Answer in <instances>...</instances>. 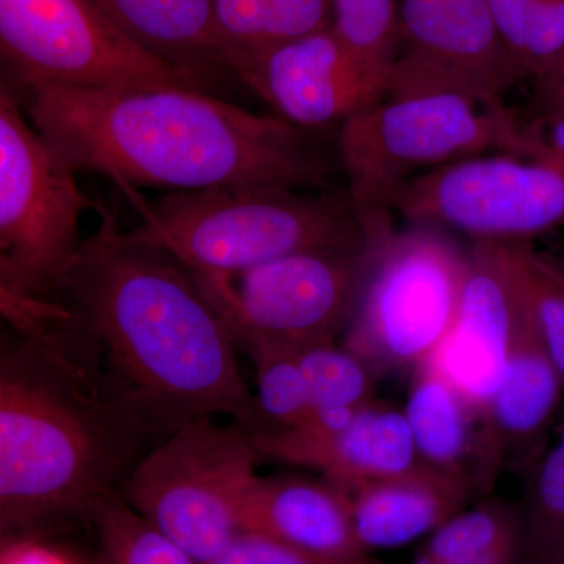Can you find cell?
Listing matches in <instances>:
<instances>
[{
  "mask_svg": "<svg viewBox=\"0 0 564 564\" xmlns=\"http://www.w3.org/2000/svg\"><path fill=\"white\" fill-rule=\"evenodd\" d=\"M259 459L242 426L196 419L133 464L120 496L196 562L212 564L243 532Z\"/></svg>",
  "mask_w": 564,
  "mask_h": 564,
  "instance_id": "8992f818",
  "label": "cell"
},
{
  "mask_svg": "<svg viewBox=\"0 0 564 564\" xmlns=\"http://www.w3.org/2000/svg\"><path fill=\"white\" fill-rule=\"evenodd\" d=\"M514 155L544 158L564 166V113L543 115L522 124Z\"/></svg>",
  "mask_w": 564,
  "mask_h": 564,
  "instance_id": "1f68e13d",
  "label": "cell"
},
{
  "mask_svg": "<svg viewBox=\"0 0 564 564\" xmlns=\"http://www.w3.org/2000/svg\"><path fill=\"white\" fill-rule=\"evenodd\" d=\"M521 122L454 95L386 96L339 126L340 161L350 202L370 228L391 225L393 202L437 166L505 150L514 154Z\"/></svg>",
  "mask_w": 564,
  "mask_h": 564,
  "instance_id": "5b68a950",
  "label": "cell"
},
{
  "mask_svg": "<svg viewBox=\"0 0 564 564\" xmlns=\"http://www.w3.org/2000/svg\"><path fill=\"white\" fill-rule=\"evenodd\" d=\"M529 242H474L455 321L429 359L484 413L497 391L530 304L524 276Z\"/></svg>",
  "mask_w": 564,
  "mask_h": 564,
  "instance_id": "4fadbf2b",
  "label": "cell"
},
{
  "mask_svg": "<svg viewBox=\"0 0 564 564\" xmlns=\"http://www.w3.org/2000/svg\"><path fill=\"white\" fill-rule=\"evenodd\" d=\"M388 96L454 93L492 111L522 79L488 0H402Z\"/></svg>",
  "mask_w": 564,
  "mask_h": 564,
  "instance_id": "7c38bea8",
  "label": "cell"
},
{
  "mask_svg": "<svg viewBox=\"0 0 564 564\" xmlns=\"http://www.w3.org/2000/svg\"><path fill=\"white\" fill-rule=\"evenodd\" d=\"M524 564H540L564 540V422L558 440L527 473Z\"/></svg>",
  "mask_w": 564,
  "mask_h": 564,
  "instance_id": "d4e9b609",
  "label": "cell"
},
{
  "mask_svg": "<svg viewBox=\"0 0 564 564\" xmlns=\"http://www.w3.org/2000/svg\"><path fill=\"white\" fill-rule=\"evenodd\" d=\"M392 210L474 242H530L564 226V166L533 155L459 159L404 185Z\"/></svg>",
  "mask_w": 564,
  "mask_h": 564,
  "instance_id": "8fae6325",
  "label": "cell"
},
{
  "mask_svg": "<svg viewBox=\"0 0 564 564\" xmlns=\"http://www.w3.org/2000/svg\"><path fill=\"white\" fill-rule=\"evenodd\" d=\"M521 77H536L564 52V0H488Z\"/></svg>",
  "mask_w": 564,
  "mask_h": 564,
  "instance_id": "603a6c76",
  "label": "cell"
},
{
  "mask_svg": "<svg viewBox=\"0 0 564 564\" xmlns=\"http://www.w3.org/2000/svg\"><path fill=\"white\" fill-rule=\"evenodd\" d=\"M250 358L254 362L258 383L256 403L267 430L302 426L314 413V408L295 351H258Z\"/></svg>",
  "mask_w": 564,
  "mask_h": 564,
  "instance_id": "4316f807",
  "label": "cell"
},
{
  "mask_svg": "<svg viewBox=\"0 0 564 564\" xmlns=\"http://www.w3.org/2000/svg\"><path fill=\"white\" fill-rule=\"evenodd\" d=\"M234 77L304 131L343 124L389 88V68L361 61L332 28L263 52Z\"/></svg>",
  "mask_w": 564,
  "mask_h": 564,
  "instance_id": "5bb4252c",
  "label": "cell"
},
{
  "mask_svg": "<svg viewBox=\"0 0 564 564\" xmlns=\"http://www.w3.org/2000/svg\"><path fill=\"white\" fill-rule=\"evenodd\" d=\"M391 229L366 243L293 252L239 273H191L237 348L248 356L299 351L345 332L375 248Z\"/></svg>",
  "mask_w": 564,
  "mask_h": 564,
  "instance_id": "ba28073f",
  "label": "cell"
},
{
  "mask_svg": "<svg viewBox=\"0 0 564 564\" xmlns=\"http://www.w3.org/2000/svg\"><path fill=\"white\" fill-rule=\"evenodd\" d=\"M403 414L422 463L473 489L480 411L432 364L423 362L414 369Z\"/></svg>",
  "mask_w": 564,
  "mask_h": 564,
  "instance_id": "ffe728a7",
  "label": "cell"
},
{
  "mask_svg": "<svg viewBox=\"0 0 564 564\" xmlns=\"http://www.w3.org/2000/svg\"><path fill=\"white\" fill-rule=\"evenodd\" d=\"M510 547L525 549L522 503L489 497L463 508L430 533L417 560L445 563L478 558Z\"/></svg>",
  "mask_w": 564,
  "mask_h": 564,
  "instance_id": "7402d4cb",
  "label": "cell"
},
{
  "mask_svg": "<svg viewBox=\"0 0 564 564\" xmlns=\"http://www.w3.org/2000/svg\"><path fill=\"white\" fill-rule=\"evenodd\" d=\"M18 543H21V541L17 540V538L0 532V564H6L7 556H9L11 549H13V545Z\"/></svg>",
  "mask_w": 564,
  "mask_h": 564,
  "instance_id": "8d00e7d4",
  "label": "cell"
},
{
  "mask_svg": "<svg viewBox=\"0 0 564 564\" xmlns=\"http://www.w3.org/2000/svg\"><path fill=\"white\" fill-rule=\"evenodd\" d=\"M467 254L440 226L411 223L384 234L345 328L344 347L377 377L429 361L455 321Z\"/></svg>",
  "mask_w": 564,
  "mask_h": 564,
  "instance_id": "52a82bcc",
  "label": "cell"
},
{
  "mask_svg": "<svg viewBox=\"0 0 564 564\" xmlns=\"http://www.w3.org/2000/svg\"><path fill=\"white\" fill-rule=\"evenodd\" d=\"M332 24V0H214L215 41L232 76L263 52Z\"/></svg>",
  "mask_w": 564,
  "mask_h": 564,
  "instance_id": "44dd1931",
  "label": "cell"
},
{
  "mask_svg": "<svg viewBox=\"0 0 564 564\" xmlns=\"http://www.w3.org/2000/svg\"><path fill=\"white\" fill-rule=\"evenodd\" d=\"M563 397L562 380L538 336L530 307L511 348L502 383L480 415L474 496L488 497L503 470L529 473L543 454L545 432Z\"/></svg>",
  "mask_w": 564,
  "mask_h": 564,
  "instance_id": "9a60e30c",
  "label": "cell"
},
{
  "mask_svg": "<svg viewBox=\"0 0 564 564\" xmlns=\"http://www.w3.org/2000/svg\"><path fill=\"white\" fill-rule=\"evenodd\" d=\"M0 292L10 293V295L36 296L22 285L20 278L2 258H0Z\"/></svg>",
  "mask_w": 564,
  "mask_h": 564,
  "instance_id": "d590c367",
  "label": "cell"
},
{
  "mask_svg": "<svg viewBox=\"0 0 564 564\" xmlns=\"http://www.w3.org/2000/svg\"><path fill=\"white\" fill-rule=\"evenodd\" d=\"M212 564H384L367 555L355 558H323L306 554L267 534L242 532Z\"/></svg>",
  "mask_w": 564,
  "mask_h": 564,
  "instance_id": "f546056e",
  "label": "cell"
},
{
  "mask_svg": "<svg viewBox=\"0 0 564 564\" xmlns=\"http://www.w3.org/2000/svg\"><path fill=\"white\" fill-rule=\"evenodd\" d=\"M0 63L29 91L47 87L203 91L191 77L121 35L87 0H0Z\"/></svg>",
  "mask_w": 564,
  "mask_h": 564,
  "instance_id": "30bf717a",
  "label": "cell"
},
{
  "mask_svg": "<svg viewBox=\"0 0 564 564\" xmlns=\"http://www.w3.org/2000/svg\"><path fill=\"white\" fill-rule=\"evenodd\" d=\"M135 46L196 82L203 91L228 74L214 32V0H87Z\"/></svg>",
  "mask_w": 564,
  "mask_h": 564,
  "instance_id": "d6986e66",
  "label": "cell"
},
{
  "mask_svg": "<svg viewBox=\"0 0 564 564\" xmlns=\"http://www.w3.org/2000/svg\"><path fill=\"white\" fill-rule=\"evenodd\" d=\"M333 32L361 61L388 69L399 51L397 0H332Z\"/></svg>",
  "mask_w": 564,
  "mask_h": 564,
  "instance_id": "83f0119b",
  "label": "cell"
},
{
  "mask_svg": "<svg viewBox=\"0 0 564 564\" xmlns=\"http://www.w3.org/2000/svg\"><path fill=\"white\" fill-rule=\"evenodd\" d=\"M540 564H564V540Z\"/></svg>",
  "mask_w": 564,
  "mask_h": 564,
  "instance_id": "74e56055",
  "label": "cell"
},
{
  "mask_svg": "<svg viewBox=\"0 0 564 564\" xmlns=\"http://www.w3.org/2000/svg\"><path fill=\"white\" fill-rule=\"evenodd\" d=\"M101 564H202L132 510L120 492L110 491L91 505Z\"/></svg>",
  "mask_w": 564,
  "mask_h": 564,
  "instance_id": "cb8c5ba5",
  "label": "cell"
},
{
  "mask_svg": "<svg viewBox=\"0 0 564 564\" xmlns=\"http://www.w3.org/2000/svg\"><path fill=\"white\" fill-rule=\"evenodd\" d=\"M6 564H74L68 556L50 547L41 540H25L14 544Z\"/></svg>",
  "mask_w": 564,
  "mask_h": 564,
  "instance_id": "836d02e7",
  "label": "cell"
},
{
  "mask_svg": "<svg viewBox=\"0 0 564 564\" xmlns=\"http://www.w3.org/2000/svg\"><path fill=\"white\" fill-rule=\"evenodd\" d=\"M118 406L61 333L0 345V532L40 540L115 491L132 456Z\"/></svg>",
  "mask_w": 564,
  "mask_h": 564,
  "instance_id": "3957f363",
  "label": "cell"
},
{
  "mask_svg": "<svg viewBox=\"0 0 564 564\" xmlns=\"http://www.w3.org/2000/svg\"><path fill=\"white\" fill-rule=\"evenodd\" d=\"M96 209L0 80V258L33 295L52 299Z\"/></svg>",
  "mask_w": 564,
  "mask_h": 564,
  "instance_id": "9c48e42d",
  "label": "cell"
},
{
  "mask_svg": "<svg viewBox=\"0 0 564 564\" xmlns=\"http://www.w3.org/2000/svg\"><path fill=\"white\" fill-rule=\"evenodd\" d=\"M101 226L82 240L58 292L115 375L137 414L176 426L228 415L267 430L243 381L236 344L195 276L162 248L122 231L96 202Z\"/></svg>",
  "mask_w": 564,
  "mask_h": 564,
  "instance_id": "6da1fadb",
  "label": "cell"
},
{
  "mask_svg": "<svg viewBox=\"0 0 564 564\" xmlns=\"http://www.w3.org/2000/svg\"><path fill=\"white\" fill-rule=\"evenodd\" d=\"M533 79L538 117L564 113V52Z\"/></svg>",
  "mask_w": 564,
  "mask_h": 564,
  "instance_id": "d6a6232c",
  "label": "cell"
},
{
  "mask_svg": "<svg viewBox=\"0 0 564 564\" xmlns=\"http://www.w3.org/2000/svg\"><path fill=\"white\" fill-rule=\"evenodd\" d=\"M524 276L538 336L564 389V265L552 256L534 250L529 242L524 251Z\"/></svg>",
  "mask_w": 564,
  "mask_h": 564,
  "instance_id": "f1b7e54d",
  "label": "cell"
},
{
  "mask_svg": "<svg viewBox=\"0 0 564 564\" xmlns=\"http://www.w3.org/2000/svg\"><path fill=\"white\" fill-rule=\"evenodd\" d=\"M362 551L406 545L466 508L473 489L429 466L345 489Z\"/></svg>",
  "mask_w": 564,
  "mask_h": 564,
  "instance_id": "ac0fdd59",
  "label": "cell"
},
{
  "mask_svg": "<svg viewBox=\"0 0 564 564\" xmlns=\"http://www.w3.org/2000/svg\"><path fill=\"white\" fill-rule=\"evenodd\" d=\"M415 564H524V547L503 549V551L494 552V554L463 560V562L433 563L417 560Z\"/></svg>",
  "mask_w": 564,
  "mask_h": 564,
  "instance_id": "e575fe53",
  "label": "cell"
},
{
  "mask_svg": "<svg viewBox=\"0 0 564 564\" xmlns=\"http://www.w3.org/2000/svg\"><path fill=\"white\" fill-rule=\"evenodd\" d=\"M250 437L259 458L310 467L343 489L426 466L415 451L403 411L375 400L336 433L265 430Z\"/></svg>",
  "mask_w": 564,
  "mask_h": 564,
  "instance_id": "2e32d148",
  "label": "cell"
},
{
  "mask_svg": "<svg viewBox=\"0 0 564 564\" xmlns=\"http://www.w3.org/2000/svg\"><path fill=\"white\" fill-rule=\"evenodd\" d=\"M141 215L132 229L188 272L232 274L293 252L369 242L372 229L345 192L217 188L169 193L155 203L126 193Z\"/></svg>",
  "mask_w": 564,
  "mask_h": 564,
  "instance_id": "277c9868",
  "label": "cell"
},
{
  "mask_svg": "<svg viewBox=\"0 0 564 564\" xmlns=\"http://www.w3.org/2000/svg\"><path fill=\"white\" fill-rule=\"evenodd\" d=\"M386 564V563H384Z\"/></svg>",
  "mask_w": 564,
  "mask_h": 564,
  "instance_id": "f35d334b",
  "label": "cell"
},
{
  "mask_svg": "<svg viewBox=\"0 0 564 564\" xmlns=\"http://www.w3.org/2000/svg\"><path fill=\"white\" fill-rule=\"evenodd\" d=\"M243 532L267 534L323 558L367 555L352 527L347 491L322 478L256 475L242 505Z\"/></svg>",
  "mask_w": 564,
  "mask_h": 564,
  "instance_id": "e0dca14e",
  "label": "cell"
},
{
  "mask_svg": "<svg viewBox=\"0 0 564 564\" xmlns=\"http://www.w3.org/2000/svg\"><path fill=\"white\" fill-rule=\"evenodd\" d=\"M314 410L356 411L373 402L377 375L355 352L336 344L295 351Z\"/></svg>",
  "mask_w": 564,
  "mask_h": 564,
  "instance_id": "484cf974",
  "label": "cell"
},
{
  "mask_svg": "<svg viewBox=\"0 0 564 564\" xmlns=\"http://www.w3.org/2000/svg\"><path fill=\"white\" fill-rule=\"evenodd\" d=\"M69 311L57 300L0 292V321L24 336L41 337L68 321Z\"/></svg>",
  "mask_w": 564,
  "mask_h": 564,
  "instance_id": "4dcf8cb0",
  "label": "cell"
},
{
  "mask_svg": "<svg viewBox=\"0 0 564 564\" xmlns=\"http://www.w3.org/2000/svg\"><path fill=\"white\" fill-rule=\"evenodd\" d=\"M29 113L74 173L101 174L122 193L328 188V161L307 131L210 93L47 87L31 91Z\"/></svg>",
  "mask_w": 564,
  "mask_h": 564,
  "instance_id": "7a4b0ae2",
  "label": "cell"
}]
</instances>
